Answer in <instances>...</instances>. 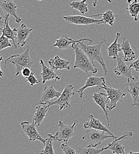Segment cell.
Masks as SVG:
<instances>
[{"mask_svg":"<svg viewBox=\"0 0 139 154\" xmlns=\"http://www.w3.org/2000/svg\"><path fill=\"white\" fill-rule=\"evenodd\" d=\"M103 43L108 45L105 38H101L100 42L95 45L85 44L84 42H80L78 43L80 48L86 54L93 64H95L94 61H97L100 63L103 69L104 74L106 75L108 72V65L105 62L104 57L101 51V47Z\"/></svg>","mask_w":139,"mask_h":154,"instance_id":"6da1fadb","label":"cell"},{"mask_svg":"<svg viewBox=\"0 0 139 154\" xmlns=\"http://www.w3.org/2000/svg\"><path fill=\"white\" fill-rule=\"evenodd\" d=\"M73 49L74 50L76 56L74 68H79L89 76H90L89 73L96 74L100 71V69L95 67V64L91 62L86 54L80 48L78 43L73 46Z\"/></svg>","mask_w":139,"mask_h":154,"instance_id":"7a4b0ae2","label":"cell"},{"mask_svg":"<svg viewBox=\"0 0 139 154\" xmlns=\"http://www.w3.org/2000/svg\"><path fill=\"white\" fill-rule=\"evenodd\" d=\"M29 50H30V46H27V49L21 54L14 55L7 58L5 60V68H6L7 63H11L14 64L16 67V76H15L16 77L20 75L23 68H30L33 65V63L30 56Z\"/></svg>","mask_w":139,"mask_h":154,"instance_id":"3957f363","label":"cell"},{"mask_svg":"<svg viewBox=\"0 0 139 154\" xmlns=\"http://www.w3.org/2000/svg\"><path fill=\"white\" fill-rule=\"evenodd\" d=\"M74 87L71 84H68L65 85L62 93L60 97L55 101H51L48 103L49 107L54 105H58L60 106V110L64 109H68L71 107L70 101L72 97L74 96Z\"/></svg>","mask_w":139,"mask_h":154,"instance_id":"277c9868","label":"cell"},{"mask_svg":"<svg viewBox=\"0 0 139 154\" xmlns=\"http://www.w3.org/2000/svg\"><path fill=\"white\" fill-rule=\"evenodd\" d=\"M116 137L114 135L105 134V132L104 131L90 129L86 131V134L82 137V139L86 140L89 143V146L97 147L100 145L106 139L112 138L114 139Z\"/></svg>","mask_w":139,"mask_h":154,"instance_id":"5b68a950","label":"cell"},{"mask_svg":"<svg viewBox=\"0 0 139 154\" xmlns=\"http://www.w3.org/2000/svg\"><path fill=\"white\" fill-rule=\"evenodd\" d=\"M76 123L77 120H75L72 125H67L64 124L62 121H59V129L57 131L55 135H52L54 140L58 142L62 141L67 144L68 140L75 135L74 128Z\"/></svg>","mask_w":139,"mask_h":154,"instance_id":"8992f818","label":"cell"},{"mask_svg":"<svg viewBox=\"0 0 139 154\" xmlns=\"http://www.w3.org/2000/svg\"><path fill=\"white\" fill-rule=\"evenodd\" d=\"M102 89H104L106 91V94L109 101L106 108L109 111L112 110L117 107L118 102H122L123 98L126 96V93L122 91L120 89L114 88L111 87H107L105 85Z\"/></svg>","mask_w":139,"mask_h":154,"instance_id":"52a82bcc","label":"cell"},{"mask_svg":"<svg viewBox=\"0 0 139 154\" xmlns=\"http://www.w3.org/2000/svg\"><path fill=\"white\" fill-rule=\"evenodd\" d=\"M133 135L132 132H125L123 134L121 137H117L114 140L109 143L107 146L104 147L105 151V150H110L114 154H126L125 152V146L124 144L121 142L122 139H127L131 137Z\"/></svg>","mask_w":139,"mask_h":154,"instance_id":"ba28073f","label":"cell"},{"mask_svg":"<svg viewBox=\"0 0 139 154\" xmlns=\"http://www.w3.org/2000/svg\"><path fill=\"white\" fill-rule=\"evenodd\" d=\"M84 41H87L90 43L93 42V40L90 38H83L79 40H76L68 35H63L60 38L56 40L55 44H54L52 46L56 47L60 50L68 49L70 48L73 49V46L76 43H79L80 42H84Z\"/></svg>","mask_w":139,"mask_h":154,"instance_id":"9c48e42d","label":"cell"},{"mask_svg":"<svg viewBox=\"0 0 139 154\" xmlns=\"http://www.w3.org/2000/svg\"><path fill=\"white\" fill-rule=\"evenodd\" d=\"M21 126L23 132L27 136L29 137V140L32 142H35L36 140H39L43 145H45L46 139H43L41 135H40L36 128V125L32 123L30 124L29 122L23 121L21 122Z\"/></svg>","mask_w":139,"mask_h":154,"instance_id":"30bf717a","label":"cell"},{"mask_svg":"<svg viewBox=\"0 0 139 154\" xmlns=\"http://www.w3.org/2000/svg\"><path fill=\"white\" fill-rule=\"evenodd\" d=\"M63 19L68 23L73 24L76 25L88 26L93 24H103L102 20L83 16H64Z\"/></svg>","mask_w":139,"mask_h":154,"instance_id":"8fae6325","label":"cell"},{"mask_svg":"<svg viewBox=\"0 0 139 154\" xmlns=\"http://www.w3.org/2000/svg\"><path fill=\"white\" fill-rule=\"evenodd\" d=\"M106 85L105 78L104 77H96V76H89L86 79L85 84L83 87L79 88L77 93L79 94L80 98H83L84 96V91L86 89L90 87L94 88L95 87H98L99 90L102 89V88Z\"/></svg>","mask_w":139,"mask_h":154,"instance_id":"7c38bea8","label":"cell"},{"mask_svg":"<svg viewBox=\"0 0 139 154\" xmlns=\"http://www.w3.org/2000/svg\"><path fill=\"white\" fill-rule=\"evenodd\" d=\"M0 7L5 16H12L15 19V21L19 24L21 19L17 14L18 6L15 4L14 0H5L0 2Z\"/></svg>","mask_w":139,"mask_h":154,"instance_id":"4fadbf2b","label":"cell"},{"mask_svg":"<svg viewBox=\"0 0 139 154\" xmlns=\"http://www.w3.org/2000/svg\"><path fill=\"white\" fill-rule=\"evenodd\" d=\"M117 66L114 69V73L118 76H123L127 77L128 79H135L137 78V77H134L132 74V70L130 66H127L125 63V61L119 57L117 58Z\"/></svg>","mask_w":139,"mask_h":154,"instance_id":"5bb4252c","label":"cell"},{"mask_svg":"<svg viewBox=\"0 0 139 154\" xmlns=\"http://www.w3.org/2000/svg\"><path fill=\"white\" fill-rule=\"evenodd\" d=\"M54 84H55V82H54L51 85L48 87L46 86L44 87L42 96L38 104H48V103L49 101H51V100H53L54 98H58L60 97V96L61 95V93L57 91L54 88Z\"/></svg>","mask_w":139,"mask_h":154,"instance_id":"9a60e30c","label":"cell"},{"mask_svg":"<svg viewBox=\"0 0 139 154\" xmlns=\"http://www.w3.org/2000/svg\"><path fill=\"white\" fill-rule=\"evenodd\" d=\"M39 62L41 65L40 75L42 77V82L43 84H44L47 81L52 80L55 82L61 79V77L54 71V69L46 66L43 60L40 59Z\"/></svg>","mask_w":139,"mask_h":154,"instance_id":"2e32d148","label":"cell"},{"mask_svg":"<svg viewBox=\"0 0 139 154\" xmlns=\"http://www.w3.org/2000/svg\"><path fill=\"white\" fill-rule=\"evenodd\" d=\"M127 78V83L125 84L129 88L127 90L131 94L133 98V103L132 104L134 107H139V80Z\"/></svg>","mask_w":139,"mask_h":154,"instance_id":"e0dca14e","label":"cell"},{"mask_svg":"<svg viewBox=\"0 0 139 154\" xmlns=\"http://www.w3.org/2000/svg\"><path fill=\"white\" fill-rule=\"evenodd\" d=\"M93 95L92 96V98L95 102L101 107V109L103 110V111L105 113V115L106 116V120L108 122V126H109V117H108V112L106 109L107 105L109 103V99L108 97L107 94H105L103 92H100V93H96L95 91L94 88H93Z\"/></svg>","mask_w":139,"mask_h":154,"instance_id":"ac0fdd59","label":"cell"},{"mask_svg":"<svg viewBox=\"0 0 139 154\" xmlns=\"http://www.w3.org/2000/svg\"><path fill=\"white\" fill-rule=\"evenodd\" d=\"M36 107V112L33 118L32 123L36 126H39L43 122L49 110V106L47 104H38Z\"/></svg>","mask_w":139,"mask_h":154,"instance_id":"d6986e66","label":"cell"},{"mask_svg":"<svg viewBox=\"0 0 139 154\" xmlns=\"http://www.w3.org/2000/svg\"><path fill=\"white\" fill-rule=\"evenodd\" d=\"M89 117H90L89 121L85 122L83 125V128L84 129H93L102 131L105 132L109 135L114 136V135L111 132V131L106 126H104V125L100 121V120L95 118L94 116L92 115L89 116Z\"/></svg>","mask_w":139,"mask_h":154,"instance_id":"ffe728a7","label":"cell"},{"mask_svg":"<svg viewBox=\"0 0 139 154\" xmlns=\"http://www.w3.org/2000/svg\"><path fill=\"white\" fill-rule=\"evenodd\" d=\"M48 64L54 70L71 69L70 62L65 59L60 58L58 55H56L54 58H51L48 61Z\"/></svg>","mask_w":139,"mask_h":154,"instance_id":"44dd1931","label":"cell"},{"mask_svg":"<svg viewBox=\"0 0 139 154\" xmlns=\"http://www.w3.org/2000/svg\"><path fill=\"white\" fill-rule=\"evenodd\" d=\"M121 48L124 54V60L125 62H132L136 58L135 52L128 39L123 38L121 42Z\"/></svg>","mask_w":139,"mask_h":154,"instance_id":"7402d4cb","label":"cell"},{"mask_svg":"<svg viewBox=\"0 0 139 154\" xmlns=\"http://www.w3.org/2000/svg\"><path fill=\"white\" fill-rule=\"evenodd\" d=\"M9 16H5L4 19V26L1 32L4 35V36L8 38L9 40H11L13 42L14 48L17 49V46L16 43L15 39L17 38V29H11L9 26Z\"/></svg>","mask_w":139,"mask_h":154,"instance_id":"603a6c76","label":"cell"},{"mask_svg":"<svg viewBox=\"0 0 139 154\" xmlns=\"http://www.w3.org/2000/svg\"><path fill=\"white\" fill-rule=\"evenodd\" d=\"M33 29L28 28L24 23H23L17 29V45L23 47L26 44V40Z\"/></svg>","mask_w":139,"mask_h":154,"instance_id":"cb8c5ba5","label":"cell"},{"mask_svg":"<svg viewBox=\"0 0 139 154\" xmlns=\"http://www.w3.org/2000/svg\"><path fill=\"white\" fill-rule=\"evenodd\" d=\"M121 33L118 32L116 35V38L113 43L108 47L106 48L108 57L116 59L119 57V52L122 51L121 48V44L118 43V40L121 38Z\"/></svg>","mask_w":139,"mask_h":154,"instance_id":"d4e9b609","label":"cell"},{"mask_svg":"<svg viewBox=\"0 0 139 154\" xmlns=\"http://www.w3.org/2000/svg\"><path fill=\"white\" fill-rule=\"evenodd\" d=\"M90 17H100L102 21L103 24H108L110 26H113L114 23L115 21V18L117 17L114 11L112 10H108L106 12L103 13H98L96 14L92 15Z\"/></svg>","mask_w":139,"mask_h":154,"instance_id":"484cf974","label":"cell"},{"mask_svg":"<svg viewBox=\"0 0 139 154\" xmlns=\"http://www.w3.org/2000/svg\"><path fill=\"white\" fill-rule=\"evenodd\" d=\"M70 6L77 11L81 14H84L89 11V8L87 4V0H80L73 1L69 4Z\"/></svg>","mask_w":139,"mask_h":154,"instance_id":"4316f807","label":"cell"},{"mask_svg":"<svg viewBox=\"0 0 139 154\" xmlns=\"http://www.w3.org/2000/svg\"><path fill=\"white\" fill-rule=\"evenodd\" d=\"M128 15L134 18V21H138L139 14V2L138 0H134L129 3L128 7L127 8Z\"/></svg>","mask_w":139,"mask_h":154,"instance_id":"83f0119b","label":"cell"},{"mask_svg":"<svg viewBox=\"0 0 139 154\" xmlns=\"http://www.w3.org/2000/svg\"><path fill=\"white\" fill-rule=\"evenodd\" d=\"M104 151V148H97L96 147L88 145L86 148L79 147L77 152L79 154H100Z\"/></svg>","mask_w":139,"mask_h":154,"instance_id":"f1b7e54d","label":"cell"},{"mask_svg":"<svg viewBox=\"0 0 139 154\" xmlns=\"http://www.w3.org/2000/svg\"><path fill=\"white\" fill-rule=\"evenodd\" d=\"M48 137L46 138V141L45 143V145L44 146V149H42L40 154H55L54 148H53V141L54 140L52 135L48 134Z\"/></svg>","mask_w":139,"mask_h":154,"instance_id":"f546056e","label":"cell"},{"mask_svg":"<svg viewBox=\"0 0 139 154\" xmlns=\"http://www.w3.org/2000/svg\"><path fill=\"white\" fill-rule=\"evenodd\" d=\"M12 44L10 42L9 39L7 38L3 33L0 36V52L6 48H11Z\"/></svg>","mask_w":139,"mask_h":154,"instance_id":"4dcf8cb0","label":"cell"},{"mask_svg":"<svg viewBox=\"0 0 139 154\" xmlns=\"http://www.w3.org/2000/svg\"><path fill=\"white\" fill-rule=\"evenodd\" d=\"M61 148L63 151L64 154H77L75 149L73 147L68 146L67 144L65 143L61 145Z\"/></svg>","mask_w":139,"mask_h":154,"instance_id":"1f68e13d","label":"cell"},{"mask_svg":"<svg viewBox=\"0 0 139 154\" xmlns=\"http://www.w3.org/2000/svg\"><path fill=\"white\" fill-rule=\"evenodd\" d=\"M26 80H27V81H28L30 83L31 86H33L35 84H38L39 83L40 81H42V79L38 80L36 78V77L35 76L34 72H32L29 77L26 78Z\"/></svg>","mask_w":139,"mask_h":154,"instance_id":"d6a6232c","label":"cell"},{"mask_svg":"<svg viewBox=\"0 0 139 154\" xmlns=\"http://www.w3.org/2000/svg\"><path fill=\"white\" fill-rule=\"evenodd\" d=\"M129 66L136 72H139V57L136 60L132 62Z\"/></svg>","mask_w":139,"mask_h":154,"instance_id":"836d02e7","label":"cell"},{"mask_svg":"<svg viewBox=\"0 0 139 154\" xmlns=\"http://www.w3.org/2000/svg\"><path fill=\"white\" fill-rule=\"evenodd\" d=\"M32 73V71H31V70H30V68H23V69H22V71H21V74H22V75H23V77H25L26 78H27V77H29V76L31 75Z\"/></svg>","mask_w":139,"mask_h":154,"instance_id":"e575fe53","label":"cell"},{"mask_svg":"<svg viewBox=\"0 0 139 154\" xmlns=\"http://www.w3.org/2000/svg\"><path fill=\"white\" fill-rule=\"evenodd\" d=\"M92 2H93V7H96V5H97V4H98V1L99 0H92ZM109 2H112V0H107Z\"/></svg>","mask_w":139,"mask_h":154,"instance_id":"d590c367","label":"cell"},{"mask_svg":"<svg viewBox=\"0 0 139 154\" xmlns=\"http://www.w3.org/2000/svg\"><path fill=\"white\" fill-rule=\"evenodd\" d=\"M3 58L2 57H0V77H3L4 76V72L2 71L1 69V63L2 61Z\"/></svg>","mask_w":139,"mask_h":154,"instance_id":"8d00e7d4","label":"cell"},{"mask_svg":"<svg viewBox=\"0 0 139 154\" xmlns=\"http://www.w3.org/2000/svg\"><path fill=\"white\" fill-rule=\"evenodd\" d=\"M0 23H4V21L2 20V17L1 16H0ZM2 28L0 26V32H1L2 31Z\"/></svg>","mask_w":139,"mask_h":154,"instance_id":"74e56055","label":"cell"},{"mask_svg":"<svg viewBox=\"0 0 139 154\" xmlns=\"http://www.w3.org/2000/svg\"><path fill=\"white\" fill-rule=\"evenodd\" d=\"M129 154H139V152H133V151H130Z\"/></svg>","mask_w":139,"mask_h":154,"instance_id":"f35d334b","label":"cell"},{"mask_svg":"<svg viewBox=\"0 0 139 154\" xmlns=\"http://www.w3.org/2000/svg\"><path fill=\"white\" fill-rule=\"evenodd\" d=\"M131 1H133V0H127V2H128V3H130Z\"/></svg>","mask_w":139,"mask_h":154,"instance_id":"ab89813d","label":"cell"},{"mask_svg":"<svg viewBox=\"0 0 139 154\" xmlns=\"http://www.w3.org/2000/svg\"><path fill=\"white\" fill-rule=\"evenodd\" d=\"M38 1H42V0H37Z\"/></svg>","mask_w":139,"mask_h":154,"instance_id":"60d3db41","label":"cell"},{"mask_svg":"<svg viewBox=\"0 0 139 154\" xmlns=\"http://www.w3.org/2000/svg\"></svg>","mask_w":139,"mask_h":154,"instance_id":"b9f144b4","label":"cell"},{"mask_svg":"<svg viewBox=\"0 0 139 154\" xmlns=\"http://www.w3.org/2000/svg\"></svg>","mask_w":139,"mask_h":154,"instance_id":"7bdbcfd3","label":"cell"}]
</instances>
